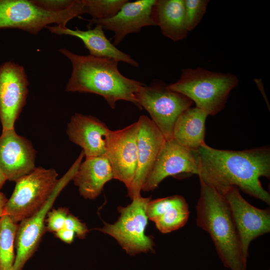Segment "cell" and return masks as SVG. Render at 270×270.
Wrapping results in <instances>:
<instances>
[{
	"instance_id": "1f68e13d",
	"label": "cell",
	"mask_w": 270,
	"mask_h": 270,
	"mask_svg": "<svg viewBox=\"0 0 270 270\" xmlns=\"http://www.w3.org/2000/svg\"><path fill=\"white\" fill-rule=\"evenodd\" d=\"M7 201L8 199L6 196L0 192V220L4 215V208Z\"/></svg>"
},
{
	"instance_id": "6da1fadb",
	"label": "cell",
	"mask_w": 270,
	"mask_h": 270,
	"mask_svg": "<svg viewBox=\"0 0 270 270\" xmlns=\"http://www.w3.org/2000/svg\"><path fill=\"white\" fill-rule=\"evenodd\" d=\"M200 180L223 194L232 186L270 204V195L260 178H270V148L242 150L212 148L206 143L198 150Z\"/></svg>"
},
{
	"instance_id": "8fae6325",
	"label": "cell",
	"mask_w": 270,
	"mask_h": 270,
	"mask_svg": "<svg viewBox=\"0 0 270 270\" xmlns=\"http://www.w3.org/2000/svg\"><path fill=\"white\" fill-rule=\"evenodd\" d=\"M198 150L184 147L174 139L166 140L142 190H154L163 180L169 176L198 175Z\"/></svg>"
},
{
	"instance_id": "f1b7e54d",
	"label": "cell",
	"mask_w": 270,
	"mask_h": 270,
	"mask_svg": "<svg viewBox=\"0 0 270 270\" xmlns=\"http://www.w3.org/2000/svg\"><path fill=\"white\" fill-rule=\"evenodd\" d=\"M64 228L74 232L80 239L84 238L88 232L86 224L70 213L66 217Z\"/></svg>"
},
{
	"instance_id": "603a6c76",
	"label": "cell",
	"mask_w": 270,
	"mask_h": 270,
	"mask_svg": "<svg viewBox=\"0 0 270 270\" xmlns=\"http://www.w3.org/2000/svg\"><path fill=\"white\" fill-rule=\"evenodd\" d=\"M189 214L188 205L182 197L154 222L160 232L168 234L184 226L188 220Z\"/></svg>"
},
{
	"instance_id": "9a60e30c",
	"label": "cell",
	"mask_w": 270,
	"mask_h": 270,
	"mask_svg": "<svg viewBox=\"0 0 270 270\" xmlns=\"http://www.w3.org/2000/svg\"><path fill=\"white\" fill-rule=\"evenodd\" d=\"M36 150L14 128L2 131L0 136V168L7 180L16 182L35 168Z\"/></svg>"
},
{
	"instance_id": "cb8c5ba5",
	"label": "cell",
	"mask_w": 270,
	"mask_h": 270,
	"mask_svg": "<svg viewBox=\"0 0 270 270\" xmlns=\"http://www.w3.org/2000/svg\"><path fill=\"white\" fill-rule=\"evenodd\" d=\"M127 0H82L85 14L92 20L110 18L115 16Z\"/></svg>"
},
{
	"instance_id": "2e32d148",
	"label": "cell",
	"mask_w": 270,
	"mask_h": 270,
	"mask_svg": "<svg viewBox=\"0 0 270 270\" xmlns=\"http://www.w3.org/2000/svg\"><path fill=\"white\" fill-rule=\"evenodd\" d=\"M156 0H128L114 16L106 19L91 20L88 26L100 24L104 30L114 32V43L118 44L128 34L138 32L142 28L156 26L152 11Z\"/></svg>"
},
{
	"instance_id": "7402d4cb",
	"label": "cell",
	"mask_w": 270,
	"mask_h": 270,
	"mask_svg": "<svg viewBox=\"0 0 270 270\" xmlns=\"http://www.w3.org/2000/svg\"><path fill=\"white\" fill-rule=\"evenodd\" d=\"M18 224L7 215L0 220V270H14L15 238Z\"/></svg>"
},
{
	"instance_id": "f546056e",
	"label": "cell",
	"mask_w": 270,
	"mask_h": 270,
	"mask_svg": "<svg viewBox=\"0 0 270 270\" xmlns=\"http://www.w3.org/2000/svg\"><path fill=\"white\" fill-rule=\"evenodd\" d=\"M56 236L66 244H71L74 240L75 234L72 231L63 228L55 232Z\"/></svg>"
},
{
	"instance_id": "7c38bea8",
	"label": "cell",
	"mask_w": 270,
	"mask_h": 270,
	"mask_svg": "<svg viewBox=\"0 0 270 270\" xmlns=\"http://www.w3.org/2000/svg\"><path fill=\"white\" fill-rule=\"evenodd\" d=\"M28 82L24 67L12 62L0 66V121L2 131L14 129L26 104Z\"/></svg>"
},
{
	"instance_id": "30bf717a",
	"label": "cell",
	"mask_w": 270,
	"mask_h": 270,
	"mask_svg": "<svg viewBox=\"0 0 270 270\" xmlns=\"http://www.w3.org/2000/svg\"><path fill=\"white\" fill-rule=\"evenodd\" d=\"M222 196L229 206L244 256L248 260L251 242L270 232V209L253 206L241 196L236 186L228 188Z\"/></svg>"
},
{
	"instance_id": "3957f363",
	"label": "cell",
	"mask_w": 270,
	"mask_h": 270,
	"mask_svg": "<svg viewBox=\"0 0 270 270\" xmlns=\"http://www.w3.org/2000/svg\"><path fill=\"white\" fill-rule=\"evenodd\" d=\"M200 192L196 206V224L212 238L223 265L230 270H246L236 228L224 196L200 180Z\"/></svg>"
},
{
	"instance_id": "52a82bcc",
	"label": "cell",
	"mask_w": 270,
	"mask_h": 270,
	"mask_svg": "<svg viewBox=\"0 0 270 270\" xmlns=\"http://www.w3.org/2000/svg\"><path fill=\"white\" fill-rule=\"evenodd\" d=\"M150 200L141 196L134 198L126 206L118 208L120 216L114 223L104 222L102 228L96 230L113 237L130 255L154 250L153 238L145 234L148 220L146 208Z\"/></svg>"
},
{
	"instance_id": "ba28073f",
	"label": "cell",
	"mask_w": 270,
	"mask_h": 270,
	"mask_svg": "<svg viewBox=\"0 0 270 270\" xmlns=\"http://www.w3.org/2000/svg\"><path fill=\"white\" fill-rule=\"evenodd\" d=\"M136 98L140 109L144 108L148 112L166 140L173 139L177 119L193 103L186 96L172 90L164 82L157 80L140 86Z\"/></svg>"
},
{
	"instance_id": "8992f818",
	"label": "cell",
	"mask_w": 270,
	"mask_h": 270,
	"mask_svg": "<svg viewBox=\"0 0 270 270\" xmlns=\"http://www.w3.org/2000/svg\"><path fill=\"white\" fill-rule=\"evenodd\" d=\"M58 176L53 168L36 167L19 178L6 203L4 215L18 224L32 216L50 198L58 182Z\"/></svg>"
},
{
	"instance_id": "d4e9b609",
	"label": "cell",
	"mask_w": 270,
	"mask_h": 270,
	"mask_svg": "<svg viewBox=\"0 0 270 270\" xmlns=\"http://www.w3.org/2000/svg\"><path fill=\"white\" fill-rule=\"evenodd\" d=\"M208 2V0H184L186 24L188 32L193 30L200 22Z\"/></svg>"
},
{
	"instance_id": "ffe728a7",
	"label": "cell",
	"mask_w": 270,
	"mask_h": 270,
	"mask_svg": "<svg viewBox=\"0 0 270 270\" xmlns=\"http://www.w3.org/2000/svg\"><path fill=\"white\" fill-rule=\"evenodd\" d=\"M152 18L162 34L173 41L186 37L188 32L186 24L184 0H156Z\"/></svg>"
},
{
	"instance_id": "9c48e42d",
	"label": "cell",
	"mask_w": 270,
	"mask_h": 270,
	"mask_svg": "<svg viewBox=\"0 0 270 270\" xmlns=\"http://www.w3.org/2000/svg\"><path fill=\"white\" fill-rule=\"evenodd\" d=\"M84 156L82 150L78 157L58 182L44 204L32 216L18 224L15 238L16 249L14 270H22L28 260L37 250L46 230V220L49 211L61 191L72 180Z\"/></svg>"
},
{
	"instance_id": "4dcf8cb0",
	"label": "cell",
	"mask_w": 270,
	"mask_h": 270,
	"mask_svg": "<svg viewBox=\"0 0 270 270\" xmlns=\"http://www.w3.org/2000/svg\"><path fill=\"white\" fill-rule=\"evenodd\" d=\"M254 82L257 86L258 88L260 90V91L261 92L263 96V98H264L265 102H266V104L268 106V110H270V104L268 101V99L266 96V93L264 92V88L263 86V84L262 82V79L260 78H254Z\"/></svg>"
},
{
	"instance_id": "4fadbf2b",
	"label": "cell",
	"mask_w": 270,
	"mask_h": 270,
	"mask_svg": "<svg viewBox=\"0 0 270 270\" xmlns=\"http://www.w3.org/2000/svg\"><path fill=\"white\" fill-rule=\"evenodd\" d=\"M138 122L124 128L110 130L107 142L106 156L113 178L123 182L128 188L134 180L137 167Z\"/></svg>"
},
{
	"instance_id": "5bb4252c",
	"label": "cell",
	"mask_w": 270,
	"mask_h": 270,
	"mask_svg": "<svg viewBox=\"0 0 270 270\" xmlns=\"http://www.w3.org/2000/svg\"><path fill=\"white\" fill-rule=\"evenodd\" d=\"M138 122L137 167L134 180L127 188L128 196L132 200L140 196L142 187L166 142L148 117L140 116Z\"/></svg>"
},
{
	"instance_id": "484cf974",
	"label": "cell",
	"mask_w": 270,
	"mask_h": 270,
	"mask_svg": "<svg viewBox=\"0 0 270 270\" xmlns=\"http://www.w3.org/2000/svg\"><path fill=\"white\" fill-rule=\"evenodd\" d=\"M183 196L174 195L163 198L150 200L146 206V214L148 220L154 222L168 209L178 202Z\"/></svg>"
},
{
	"instance_id": "7a4b0ae2",
	"label": "cell",
	"mask_w": 270,
	"mask_h": 270,
	"mask_svg": "<svg viewBox=\"0 0 270 270\" xmlns=\"http://www.w3.org/2000/svg\"><path fill=\"white\" fill-rule=\"evenodd\" d=\"M60 52L72 64L66 90L92 93L102 96L112 108L119 100L128 101L140 109L136 94L144 84L126 78L118 69V62L111 58L78 55L62 48Z\"/></svg>"
},
{
	"instance_id": "ac0fdd59",
	"label": "cell",
	"mask_w": 270,
	"mask_h": 270,
	"mask_svg": "<svg viewBox=\"0 0 270 270\" xmlns=\"http://www.w3.org/2000/svg\"><path fill=\"white\" fill-rule=\"evenodd\" d=\"M46 28L52 33L56 34L69 35L80 38L88 50L90 55L123 62L134 67H138L139 64L128 54L118 49L106 36L104 30L100 24H96L92 29L86 30L77 28L72 30L60 26H48Z\"/></svg>"
},
{
	"instance_id": "277c9868",
	"label": "cell",
	"mask_w": 270,
	"mask_h": 270,
	"mask_svg": "<svg viewBox=\"0 0 270 270\" xmlns=\"http://www.w3.org/2000/svg\"><path fill=\"white\" fill-rule=\"evenodd\" d=\"M238 83L237 76L232 74L187 68L182 70L178 81L168 87L188 98L208 115L214 116L224 108L230 92Z\"/></svg>"
},
{
	"instance_id": "e0dca14e",
	"label": "cell",
	"mask_w": 270,
	"mask_h": 270,
	"mask_svg": "<svg viewBox=\"0 0 270 270\" xmlns=\"http://www.w3.org/2000/svg\"><path fill=\"white\" fill-rule=\"evenodd\" d=\"M110 130L98 118L76 113L66 132L70 140L82 148L86 158L106 155Z\"/></svg>"
},
{
	"instance_id": "44dd1931",
	"label": "cell",
	"mask_w": 270,
	"mask_h": 270,
	"mask_svg": "<svg viewBox=\"0 0 270 270\" xmlns=\"http://www.w3.org/2000/svg\"><path fill=\"white\" fill-rule=\"evenodd\" d=\"M208 116L197 108H190L177 119L173 132V139L180 144L197 150L204 143L206 118Z\"/></svg>"
},
{
	"instance_id": "d6a6232c",
	"label": "cell",
	"mask_w": 270,
	"mask_h": 270,
	"mask_svg": "<svg viewBox=\"0 0 270 270\" xmlns=\"http://www.w3.org/2000/svg\"><path fill=\"white\" fill-rule=\"evenodd\" d=\"M6 180H8L6 176L0 168V190Z\"/></svg>"
},
{
	"instance_id": "d6986e66",
	"label": "cell",
	"mask_w": 270,
	"mask_h": 270,
	"mask_svg": "<svg viewBox=\"0 0 270 270\" xmlns=\"http://www.w3.org/2000/svg\"><path fill=\"white\" fill-rule=\"evenodd\" d=\"M112 178L111 166L106 156L103 155L86 158L72 180L84 198L94 200L100 194L104 185Z\"/></svg>"
},
{
	"instance_id": "83f0119b",
	"label": "cell",
	"mask_w": 270,
	"mask_h": 270,
	"mask_svg": "<svg viewBox=\"0 0 270 270\" xmlns=\"http://www.w3.org/2000/svg\"><path fill=\"white\" fill-rule=\"evenodd\" d=\"M40 8L50 12H60L71 7L75 0H32Z\"/></svg>"
},
{
	"instance_id": "5b68a950",
	"label": "cell",
	"mask_w": 270,
	"mask_h": 270,
	"mask_svg": "<svg viewBox=\"0 0 270 270\" xmlns=\"http://www.w3.org/2000/svg\"><path fill=\"white\" fill-rule=\"evenodd\" d=\"M84 14L82 0H75L71 7L60 12L46 10L32 0H0V29L18 28L36 34L50 24L66 27L68 21Z\"/></svg>"
},
{
	"instance_id": "4316f807",
	"label": "cell",
	"mask_w": 270,
	"mask_h": 270,
	"mask_svg": "<svg viewBox=\"0 0 270 270\" xmlns=\"http://www.w3.org/2000/svg\"><path fill=\"white\" fill-rule=\"evenodd\" d=\"M69 214V210L66 208L50 210L46 220V232L55 233L64 228L66 220Z\"/></svg>"
}]
</instances>
